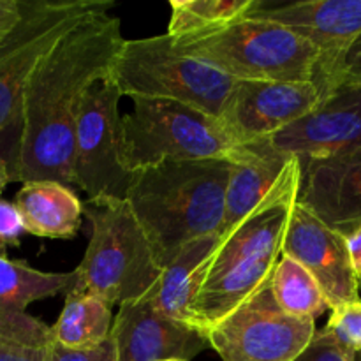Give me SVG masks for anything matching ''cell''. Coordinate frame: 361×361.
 I'll list each match as a JSON object with an SVG mask.
<instances>
[{
    "label": "cell",
    "instance_id": "6da1fadb",
    "mask_svg": "<svg viewBox=\"0 0 361 361\" xmlns=\"http://www.w3.org/2000/svg\"><path fill=\"white\" fill-rule=\"evenodd\" d=\"M122 21L99 11L74 25L39 60L21 108L18 183L51 180L74 185V130L94 85L109 78L123 44Z\"/></svg>",
    "mask_w": 361,
    "mask_h": 361
},
{
    "label": "cell",
    "instance_id": "7a4b0ae2",
    "mask_svg": "<svg viewBox=\"0 0 361 361\" xmlns=\"http://www.w3.org/2000/svg\"><path fill=\"white\" fill-rule=\"evenodd\" d=\"M231 162L166 161L134 173L126 201L162 270L194 240L221 236Z\"/></svg>",
    "mask_w": 361,
    "mask_h": 361
},
{
    "label": "cell",
    "instance_id": "3957f363",
    "mask_svg": "<svg viewBox=\"0 0 361 361\" xmlns=\"http://www.w3.org/2000/svg\"><path fill=\"white\" fill-rule=\"evenodd\" d=\"M109 0H21L20 21L0 39V166L16 182L20 168L21 108L27 80L39 60L74 25L99 11H109Z\"/></svg>",
    "mask_w": 361,
    "mask_h": 361
},
{
    "label": "cell",
    "instance_id": "277c9868",
    "mask_svg": "<svg viewBox=\"0 0 361 361\" xmlns=\"http://www.w3.org/2000/svg\"><path fill=\"white\" fill-rule=\"evenodd\" d=\"M238 145L221 120L203 111L157 99H133V111L120 118V161L129 173L166 161L238 162Z\"/></svg>",
    "mask_w": 361,
    "mask_h": 361
},
{
    "label": "cell",
    "instance_id": "5b68a950",
    "mask_svg": "<svg viewBox=\"0 0 361 361\" xmlns=\"http://www.w3.org/2000/svg\"><path fill=\"white\" fill-rule=\"evenodd\" d=\"M173 42L183 55L236 81H314L319 63L309 41L252 13L208 35Z\"/></svg>",
    "mask_w": 361,
    "mask_h": 361
},
{
    "label": "cell",
    "instance_id": "8992f818",
    "mask_svg": "<svg viewBox=\"0 0 361 361\" xmlns=\"http://www.w3.org/2000/svg\"><path fill=\"white\" fill-rule=\"evenodd\" d=\"M88 207L90 242L69 291L94 295L111 307L137 302L162 274L150 242L126 200Z\"/></svg>",
    "mask_w": 361,
    "mask_h": 361
},
{
    "label": "cell",
    "instance_id": "52a82bcc",
    "mask_svg": "<svg viewBox=\"0 0 361 361\" xmlns=\"http://www.w3.org/2000/svg\"><path fill=\"white\" fill-rule=\"evenodd\" d=\"M295 203L254 215L219 240L194 302L197 331L207 335L217 321L270 281L281 259L282 236Z\"/></svg>",
    "mask_w": 361,
    "mask_h": 361
},
{
    "label": "cell",
    "instance_id": "ba28073f",
    "mask_svg": "<svg viewBox=\"0 0 361 361\" xmlns=\"http://www.w3.org/2000/svg\"><path fill=\"white\" fill-rule=\"evenodd\" d=\"M109 80L122 97L171 101L219 118L236 80L190 59L168 34L126 39Z\"/></svg>",
    "mask_w": 361,
    "mask_h": 361
},
{
    "label": "cell",
    "instance_id": "9c48e42d",
    "mask_svg": "<svg viewBox=\"0 0 361 361\" xmlns=\"http://www.w3.org/2000/svg\"><path fill=\"white\" fill-rule=\"evenodd\" d=\"M270 281L207 331L222 361H295L316 335V321L286 314Z\"/></svg>",
    "mask_w": 361,
    "mask_h": 361
},
{
    "label": "cell",
    "instance_id": "30bf717a",
    "mask_svg": "<svg viewBox=\"0 0 361 361\" xmlns=\"http://www.w3.org/2000/svg\"><path fill=\"white\" fill-rule=\"evenodd\" d=\"M122 94L109 78L87 92L74 130V185L88 196V204L123 201L134 173L120 161Z\"/></svg>",
    "mask_w": 361,
    "mask_h": 361
},
{
    "label": "cell",
    "instance_id": "8fae6325",
    "mask_svg": "<svg viewBox=\"0 0 361 361\" xmlns=\"http://www.w3.org/2000/svg\"><path fill=\"white\" fill-rule=\"evenodd\" d=\"M321 102L323 95L312 81H236L219 120L243 147L281 133Z\"/></svg>",
    "mask_w": 361,
    "mask_h": 361
},
{
    "label": "cell",
    "instance_id": "7c38bea8",
    "mask_svg": "<svg viewBox=\"0 0 361 361\" xmlns=\"http://www.w3.org/2000/svg\"><path fill=\"white\" fill-rule=\"evenodd\" d=\"M302 168L296 157L271 150L259 141L245 145L243 157L229 168L221 238L254 215L295 203Z\"/></svg>",
    "mask_w": 361,
    "mask_h": 361
},
{
    "label": "cell",
    "instance_id": "4fadbf2b",
    "mask_svg": "<svg viewBox=\"0 0 361 361\" xmlns=\"http://www.w3.org/2000/svg\"><path fill=\"white\" fill-rule=\"evenodd\" d=\"M259 143L296 157L300 162L358 154L361 152V87L335 88L312 113Z\"/></svg>",
    "mask_w": 361,
    "mask_h": 361
},
{
    "label": "cell",
    "instance_id": "5bb4252c",
    "mask_svg": "<svg viewBox=\"0 0 361 361\" xmlns=\"http://www.w3.org/2000/svg\"><path fill=\"white\" fill-rule=\"evenodd\" d=\"M252 14L295 32L319 51L312 83L321 95L338 59L361 35V0H296L286 4L261 0Z\"/></svg>",
    "mask_w": 361,
    "mask_h": 361
},
{
    "label": "cell",
    "instance_id": "9a60e30c",
    "mask_svg": "<svg viewBox=\"0 0 361 361\" xmlns=\"http://www.w3.org/2000/svg\"><path fill=\"white\" fill-rule=\"evenodd\" d=\"M281 256L291 257L312 275L330 310L360 300L345 236L328 228L298 203L291 208Z\"/></svg>",
    "mask_w": 361,
    "mask_h": 361
},
{
    "label": "cell",
    "instance_id": "2e32d148",
    "mask_svg": "<svg viewBox=\"0 0 361 361\" xmlns=\"http://www.w3.org/2000/svg\"><path fill=\"white\" fill-rule=\"evenodd\" d=\"M109 338L116 361H190L210 345L207 335L162 316L145 300L120 305Z\"/></svg>",
    "mask_w": 361,
    "mask_h": 361
},
{
    "label": "cell",
    "instance_id": "e0dca14e",
    "mask_svg": "<svg viewBox=\"0 0 361 361\" xmlns=\"http://www.w3.org/2000/svg\"><path fill=\"white\" fill-rule=\"evenodd\" d=\"M300 168L296 203L344 236L361 228V152L300 162Z\"/></svg>",
    "mask_w": 361,
    "mask_h": 361
},
{
    "label": "cell",
    "instance_id": "ac0fdd59",
    "mask_svg": "<svg viewBox=\"0 0 361 361\" xmlns=\"http://www.w3.org/2000/svg\"><path fill=\"white\" fill-rule=\"evenodd\" d=\"M221 236L212 235L194 240L183 247L178 256L162 270L157 284L141 300L162 316L196 330L194 324V302L207 275L208 264L219 245Z\"/></svg>",
    "mask_w": 361,
    "mask_h": 361
},
{
    "label": "cell",
    "instance_id": "d6986e66",
    "mask_svg": "<svg viewBox=\"0 0 361 361\" xmlns=\"http://www.w3.org/2000/svg\"><path fill=\"white\" fill-rule=\"evenodd\" d=\"M13 203L25 233L53 240H73L80 233L85 204L69 185L51 180L25 182Z\"/></svg>",
    "mask_w": 361,
    "mask_h": 361
},
{
    "label": "cell",
    "instance_id": "ffe728a7",
    "mask_svg": "<svg viewBox=\"0 0 361 361\" xmlns=\"http://www.w3.org/2000/svg\"><path fill=\"white\" fill-rule=\"evenodd\" d=\"M111 305L104 300L85 293H66V303L56 323L51 326V337L67 349H94L104 344L111 335Z\"/></svg>",
    "mask_w": 361,
    "mask_h": 361
},
{
    "label": "cell",
    "instance_id": "44dd1931",
    "mask_svg": "<svg viewBox=\"0 0 361 361\" xmlns=\"http://www.w3.org/2000/svg\"><path fill=\"white\" fill-rule=\"evenodd\" d=\"M76 279V270L67 274L39 271L25 261L0 256V314L25 312L30 303L67 293Z\"/></svg>",
    "mask_w": 361,
    "mask_h": 361
},
{
    "label": "cell",
    "instance_id": "7402d4cb",
    "mask_svg": "<svg viewBox=\"0 0 361 361\" xmlns=\"http://www.w3.org/2000/svg\"><path fill=\"white\" fill-rule=\"evenodd\" d=\"M261 0H171L168 30L173 41L201 37L256 11Z\"/></svg>",
    "mask_w": 361,
    "mask_h": 361
},
{
    "label": "cell",
    "instance_id": "603a6c76",
    "mask_svg": "<svg viewBox=\"0 0 361 361\" xmlns=\"http://www.w3.org/2000/svg\"><path fill=\"white\" fill-rule=\"evenodd\" d=\"M270 288L277 305L293 317L316 321L328 310L326 300L312 275L288 256L279 259Z\"/></svg>",
    "mask_w": 361,
    "mask_h": 361
},
{
    "label": "cell",
    "instance_id": "cb8c5ba5",
    "mask_svg": "<svg viewBox=\"0 0 361 361\" xmlns=\"http://www.w3.org/2000/svg\"><path fill=\"white\" fill-rule=\"evenodd\" d=\"M51 326L27 312L0 314V361H46Z\"/></svg>",
    "mask_w": 361,
    "mask_h": 361
},
{
    "label": "cell",
    "instance_id": "d4e9b609",
    "mask_svg": "<svg viewBox=\"0 0 361 361\" xmlns=\"http://www.w3.org/2000/svg\"><path fill=\"white\" fill-rule=\"evenodd\" d=\"M324 330L337 341L345 351H361V298L331 309V316Z\"/></svg>",
    "mask_w": 361,
    "mask_h": 361
},
{
    "label": "cell",
    "instance_id": "484cf974",
    "mask_svg": "<svg viewBox=\"0 0 361 361\" xmlns=\"http://www.w3.org/2000/svg\"><path fill=\"white\" fill-rule=\"evenodd\" d=\"M7 183H11L9 173L4 166H0V256H6L11 247H20L21 236L25 233L16 207L4 197Z\"/></svg>",
    "mask_w": 361,
    "mask_h": 361
},
{
    "label": "cell",
    "instance_id": "4316f807",
    "mask_svg": "<svg viewBox=\"0 0 361 361\" xmlns=\"http://www.w3.org/2000/svg\"><path fill=\"white\" fill-rule=\"evenodd\" d=\"M338 87H361V35L338 59L323 90V99Z\"/></svg>",
    "mask_w": 361,
    "mask_h": 361
},
{
    "label": "cell",
    "instance_id": "83f0119b",
    "mask_svg": "<svg viewBox=\"0 0 361 361\" xmlns=\"http://www.w3.org/2000/svg\"><path fill=\"white\" fill-rule=\"evenodd\" d=\"M295 361H355V355L337 344L326 330L316 331L310 344L307 345Z\"/></svg>",
    "mask_w": 361,
    "mask_h": 361
},
{
    "label": "cell",
    "instance_id": "f1b7e54d",
    "mask_svg": "<svg viewBox=\"0 0 361 361\" xmlns=\"http://www.w3.org/2000/svg\"><path fill=\"white\" fill-rule=\"evenodd\" d=\"M46 361H116V353L111 338H108L104 344L97 345L94 349L76 351V349L62 348L51 337L48 353H46Z\"/></svg>",
    "mask_w": 361,
    "mask_h": 361
},
{
    "label": "cell",
    "instance_id": "f546056e",
    "mask_svg": "<svg viewBox=\"0 0 361 361\" xmlns=\"http://www.w3.org/2000/svg\"><path fill=\"white\" fill-rule=\"evenodd\" d=\"M21 0H0V39L6 37L20 21Z\"/></svg>",
    "mask_w": 361,
    "mask_h": 361
},
{
    "label": "cell",
    "instance_id": "4dcf8cb0",
    "mask_svg": "<svg viewBox=\"0 0 361 361\" xmlns=\"http://www.w3.org/2000/svg\"><path fill=\"white\" fill-rule=\"evenodd\" d=\"M345 243H348L349 259H351L353 271H355L356 282H358V288L361 291V228L349 233L345 236Z\"/></svg>",
    "mask_w": 361,
    "mask_h": 361
},
{
    "label": "cell",
    "instance_id": "1f68e13d",
    "mask_svg": "<svg viewBox=\"0 0 361 361\" xmlns=\"http://www.w3.org/2000/svg\"><path fill=\"white\" fill-rule=\"evenodd\" d=\"M355 361H361V351L356 353V355H355Z\"/></svg>",
    "mask_w": 361,
    "mask_h": 361
},
{
    "label": "cell",
    "instance_id": "d6a6232c",
    "mask_svg": "<svg viewBox=\"0 0 361 361\" xmlns=\"http://www.w3.org/2000/svg\"><path fill=\"white\" fill-rule=\"evenodd\" d=\"M173 361H178V360H173Z\"/></svg>",
    "mask_w": 361,
    "mask_h": 361
}]
</instances>
